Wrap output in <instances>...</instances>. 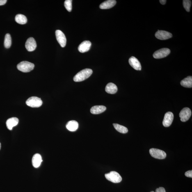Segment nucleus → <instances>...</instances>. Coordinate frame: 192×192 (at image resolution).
<instances>
[{
    "label": "nucleus",
    "mask_w": 192,
    "mask_h": 192,
    "mask_svg": "<svg viewBox=\"0 0 192 192\" xmlns=\"http://www.w3.org/2000/svg\"><path fill=\"white\" fill-rule=\"evenodd\" d=\"M92 73V71L91 69L87 68L83 69L76 75L73 78V80L76 82L84 81L89 77Z\"/></svg>",
    "instance_id": "obj_1"
},
{
    "label": "nucleus",
    "mask_w": 192,
    "mask_h": 192,
    "mask_svg": "<svg viewBox=\"0 0 192 192\" xmlns=\"http://www.w3.org/2000/svg\"><path fill=\"white\" fill-rule=\"evenodd\" d=\"M35 65L29 62L22 61L18 64L17 67L18 69L21 72L27 73L33 70Z\"/></svg>",
    "instance_id": "obj_2"
},
{
    "label": "nucleus",
    "mask_w": 192,
    "mask_h": 192,
    "mask_svg": "<svg viewBox=\"0 0 192 192\" xmlns=\"http://www.w3.org/2000/svg\"><path fill=\"white\" fill-rule=\"evenodd\" d=\"M105 177L108 180L113 183H120L122 180V178L120 174L115 171H111L105 174Z\"/></svg>",
    "instance_id": "obj_3"
},
{
    "label": "nucleus",
    "mask_w": 192,
    "mask_h": 192,
    "mask_svg": "<svg viewBox=\"0 0 192 192\" xmlns=\"http://www.w3.org/2000/svg\"><path fill=\"white\" fill-rule=\"evenodd\" d=\"M26 103L28 106L32 108H39L42 105V101L40 98L32 97L26 100Z\"/></svg>",
    "instance_id": "obj_4"
},
{
    "label": "nucleus",
    "mask_w": 192,
    "mask_h": 192,
    "mask_svg": "<svg viewBox=\"0 0 192 192\" xmlns=\"http://www.w3.org/2000/svg\"><path fill=\"white\" fill-rule=\"evenodd\" d=\"M151 155L156 159H163L166 158L167 154L164 151L156 148H151L149 150Z\"/></svg>",
    "instance_id": "obj_5"
},
{
    "label": "nucleus",
    "mask_w": 192,
    "mask_h": 192,
    "mask_svg": "<svg viewBox=\"0 0 192 192\" xmlns=\"http://www.w3.org/2000/svg\"><path fill=\"white\" fill-rule=\"evenodd\" d=\"M170 53V50L168 48H163L156 51L153 54V57L156 59L163 58L168 56Z\"/></svg>",
    "instance_id": "obj_6"
},
{
    "label": "nucleus",
    "mask_w": 192,
    "mask_h": 192,
    "mask_svg": "<svg viewBox=\"0 0 192 192\" xmlns=\"http://www.w3.org/2000/svg\"><path fill=\"white\" fill-rule=\"evenodd\" d=\"M191 115V111L190 108H185L181 110L179 113V117L181 121L185 122L189 120Z\"/></svg>",
    "instance_id": "obj_7"
},
{
    "label": "nucleus",
    "mask_w": 192,
    "mask_h": 192,
    "mask_svg": "<svg viewBox=\"0 0 192 192\" xmlns=\"http://www.w3.org/2000/svg\"><path fill=\"white\" fill-rule=\"evenodd\" d=\"M56 36L57 40L62 47H65L66 44L67 40L64 33L60 30L56 31Z\"/></svg>",
    "instance_id": "obj_8"
},
{
    "label": "nucleus",
    "mask_w": 192,
    "mask_h": 192,
    "mask_svg": "<svg viewBox=\"0 0 192 192\" xmlns=\"http://www.w3.org/2000/svg\"><path fill=\"white\" fill-rule=\"evenodd\" d=\"M172 36V34L169 32L163 30H158L155 34L156 38L161 40H167L171 38Z\"/></svg>",
    "instance_id": "obj_9"
},
{
    "label": "nucleus",
    "mask_w": 192,
    "mask_h": 192,
    "mask_svg": "<svg viewBox=\"0 0 192 192\" xmlns=\"http://www.w3.org/2000/svg\"><path fill=\"white\" fill-rule=\"evenodd\" d=\"M174 115L171 112H167L165 114L164 118L163 124L165 127H168L170 126L173 121Z\"/></svg>",
    "instance_id": "obj_10"
},
{
    "label": "nucleus",
    "mask_w": 192,
    "mask_h": 192,
    "mask_svg": "<svg viewBox=\"0 0 192 192\" xmlns=\"http://www.w3.org/2000/svg\"><path fill=\"white\" fill-rule=\"evenodd\" d=\"M25 46L28 51H33L36 49V43L33 37H30L27 40Z\"/></svg>",
    "instance_id": "obj_11"
},
{
    "label": "nucleus",
    "mask_w": 192,
    "mask_h": 192,
    "mask_svg": "<svg viewBox=\"0 0 192 192\" xmlns=\"http://www.w3.org/2000/svg\"><path fill=\"white\" fill-rule=\"evenodd\" d=\"M92 43L90 41H85L81 43L78 48V51L81 53H85L90 49Z\"/></svg>",
    "instance_id": "obj_12"
},
{
    "label": "nucleus",
    "mask_w": 192,
    "mask_h": 192,
    "mask_svg": "<svg viewBox=\"0 0 192 192\" xmlns=\"http://www.w3.org/2000/svg\"><path fill=\"white\" fill-rule=\"evenodd\" d=\"M129 63L131 66L135 70L140 71L141 70V65L137 59L135 57H131L129 60Z\"/></svg>",
    "instance_id": "obj_13"
},
{
    "label": "nucleus",
    "mask_w": 192,
    "mask_h": 192,
    "mask_svg": "<svg viewBox=\"0 0 192 192\" xmlns=\"http://www.w3.org/2000/svg\"><path fill=\"white\" fill-rule=\"evenodd\" d=\"M42 161V158L40 154H35L34 155L32 159V164L35 168H39Z\"/></svg>",
    "instance_id": "obj_14"
},
{
    "label": "nucleus",
    "mask_w": 192,
    "mask_h": 192,
    "mask_svg": "<svg viewBox=\"0 0 192 192\" xmlns=\"http://www.w3.org/2000/svg\"><path fill=\"white\" fill-rule=\"evenodd\" d=\"M18 123L19 119L17 117H12V118L9 119L7 121V127L9 130H11L12 128L17 126Z\"/></svg>",
    "instance_id": "obj_15"
},
{
    "label": "nucleus",
    "mask_w": 192,
    "mask_h": 192,
    "mask_svg": "<svg viewBox=\"0 0 192 192\" xmlns=\"http://www.w3.org/2000/svg\"><path fill=\"white\" fill-rule=\"evenodd\" d=\"M116 1L115 0H108L104 2L100 5L101 9H108L114 6L116 4Z\"/></svg>",
    "instance_id": "obj_16"
},
{
    "label": "nucleus",
    "mask_w": 192,
    "mask_h": 192,
    "mask_svg": "<svg viewBox=\"0 0 192 192\" xmlns=\"http://www.w3.org/2000/svg\"><path fill=\"white\" fill-rule=\"evenodd\" d=\"M106 108L105 106L103 105L95 106L91 108V113L93 114H98L105 111Z\"/></svg>",
    "instance_id": "obj_17"
},
{
    "label": "nucleus",
    "mask_w": 192,
    "mask_h": 192,
    "mask_svg": "<svg viewBox=\"0 0 192 192\" xmlns=\"http://www.w3.org/2000/svg\"><path fill=\"white\" fill-rule=\"evenodd\" d=\"M79 124L76 121H69L67 123L66 127L69 131L72 132L75 131L78 129Z\"/></svg>",
    "instance_id": "obj_18"
},
{
    "label": "nucleus",
    "mask_w": 192,
    "mask_h": 192,
    "mask_svg": "<svg viewBox=\"0 0 192 192\" xmlns=\"http://www.w3.org/2000/svg\"><path fill=\"white\" fill-rule=\"evenodd\" d=\"M117 90L116 85L112 83H108L105 87L106 92L108 94H114L117 92Z\"/></svg>",
    "instance_id": "obj_19"
},
{
    "label": "nucleus",
    "mask_w": 192,
    "mask_h": 192,
    "mask_svg": "<svg viewBox=\"0 0 192 192\" xmlns=\"http://www.w3.org/2000/svg\"><path fill=\"white\" fill-rule=\"evenodd\" d=\"M181 86L187 88H191L192 87V76H189L181 81L180 82Z\"/></svg>",
    "instance_id": "obj_20"
},
{
    "label": "nucleus",
    "mask_w": 192,
    "mask_h": 192,
    "mask_svg": "<svg viewBox=\"0 0 192 192\" xmlns=\"http://www.w3.org/2000/svg\"><path fill=\"white\" fill-rule=\"evenodd\" d=\"M15 20L17 23L20 24H25L27 22V19L24 15L21 14H18L16 15Z\"/></svg>",
    "instance_id": "obj_21"
},
{
    "label": "nucleus",
    "mask_w": 192,
    "mask_h": 192,
    "mask_svg": "<svg viewBox=\"0 0 192 192\" xmlns=\"http://www.w3.org/2000/svg\"><path fill=\"white\" fill-rule=\"evenodd\" d=\"M113 125L115 129L119 132L126 133L128 132L127 128L124 126L120 125V124H113Z\"/></svg>",
    "instance_id": "obj_22"
},
{
    "label": "nucleus",
    "mask_w": 192,
    "mask_h": 192,
    "mask_svg": "<svg viewBox=\"0 0 192 192\" xmlns=\"http://www.w3.org/2000/svg\"><path fill=\"white\" fill-rule=\"evenodd\" d=\"M12 44V38L9 33H7L5 36L4 45L7 49H9Z\"/></svg>",
    "instance_id": "obj_23"
},
{
    "label": "nucleus",
    "mask_w": 192,
    "mask_h": 192,
    "mask_svg": "<svg viewBox=\"0 0 192 192\" xmlns=\"http://www.w3.org/2000/svg\"><path fill=\"white\" fill-rule=\"evenodd\" d=\"M191 5V1L189 0H184L183 1V5L187 12L190 11V7Z\"/></svg>",
    "instance_id": "obj_24"
},
{
    "label": "nucleus",
    "mask_w": 192,
    "mask_h": 192,
    "mask_svg": "<svg viewBox=\"0 0 192 192\" xmlns=\"http://www.w3.org/2000/svg\"><path fill=\"white\" fill-rule=\"evenodd\" d=\"M72 0H66L64 3L66 9L69 12H71L72 10Z\"/></svg>",
    "instance_id": "obj_25"
},
{
    "label": "nucleus",
    "mask_w": 192,
    "mask_h": 192,
    "mask_svg": "<svg viewBox=\"0 0 192 192\" xmlns=\"http://www.w3.org/2000/svg\"><path fill=\"white\" fill-rule=\"evenodd\" d=\"M185 175L186 176V177L192 178V171L191 170L187 171L185 172Z\"/></svg>",
    "instance_id": "obj_26"
},
{
    "label": "nucleus",
    "mask_w": 192,
    "mask_h": 192,
    "mask_svg": "<svg viewBox=\"0 0 192 192\" xmlns=\"http://www.w3.org/2000/svg\"><path fill=\"white\" fill-rule=\"evenodd\" d=\"M156 192H166L165 188L163 187H159L156 188Z\"/></svg>",
    "instance_id": "obj_27"
},
{
    "label": "nucleus",
    "mask_w": 192,
    "mask_h": 192,
    "mask_svg": "<svg viewBox=\"0 0 192 192\" xmlns=\"http://www.w3.org/2000/svg\"><path fill=\"white\" fill-rule=\"evenodd\" d=\"M7 2V0H0V6L4 5Z\"/></svg>",
    "instance_id": "obj_28"
},
{
    "label": "nucleus",
    "mask_w": 192,
    "mask_h": 192,
    "mask_svg": "<svg viewBox=\"0 0 192 192\" xmlns=\"http://www.w3.org/2000/svg\"><path fill=\"white\" fill-rule=\"evenodd\" d=\"M160 3L162 5H164L166 3L167 1L166 0H160L159 1Z\"/></svg>",
    "instance_id": "obj_29"
},
{
    "label": "nucleus",
    "mask_w": 192,
    "mask_h": 192,
    "mask_svg": "<svg viewBox=\"0 0 192 192\" xmlns=\"http://www.w3.org/2000/svg\"><path fill=\"white\" fill-rule=\"evenodd\" d=\"M1 143H0V149H1Z\"/></svg>",
    "instance_id": "obj_30"
},
{
    "label": "nucleus",
    "mask_w": 192,
    "mask_h": 192,
    "mask_svg": "<svg viewBox=\"0 0 192 192\" xmlns=\"http://www.w3.org/2000/svg\"><path fill=\"white\" fill-rule=\"evenodd\" d=\"M151 192H154L153 191H151Z\"/></svg>",
    "instance_id": "obj_31"
}]
</instances>
